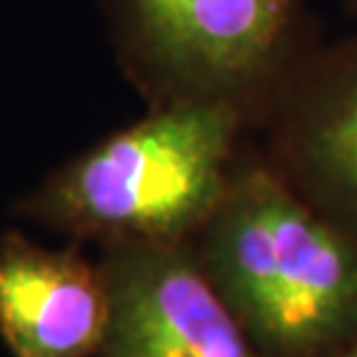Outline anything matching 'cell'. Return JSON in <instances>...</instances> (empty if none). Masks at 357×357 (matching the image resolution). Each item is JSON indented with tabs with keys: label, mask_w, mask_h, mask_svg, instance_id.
Wrapping results in <instances>:
<instances>
[{
	"label": "cell",
	"mask_w": 357,
	"mask_h": 357,
	"mask_svg": "<svg viewBox=\"0 0 357 357\" xmlns=\"http://www.w3.org/2000/svg\"><path fill=\"white\" fill-rule=\"evenodd\" d=\"M199 259L265 357H323L357 331V246L270 172L228 185Z\"/></svg>",
	"instance_id": "cell-1"
},
{
	"label": "cell",
	"mask_w": 357,
	"mask_h": 357,
	"mask_svg": "<svg viewBox=\"0 0 357 357\" xmlns=\"http://www.w3.org/2000/svg\"><path fill=\"white\" fill-rule=\"evenodd\" d=\"M238 106L220 98L167 101L66 165L38 193L40 220L109 241H183L228 193Z\"/></svg>",
	"instance_id": "cell-2"
},
{
	"label": "cell",
	"mask_w": 357,
	"mask_h": 357,
	"mask_svg": "<svg viewBox=\"0 0 357 357\" xmlns=\"http://www.w3.org/2000/svg\"><path fill=\"white\" fill-rule=\"evenodd\" d=\"M130 59L167 101L238 106L265 82L291 38L294 0H106Z\"/></svg>",
	"instance_id": "cell-3"
},
{
	"label": "cell",
	"mask_w": 357,
	"mask_h": 357,
	"mask_svg": "<svg viewBox=\"0 0 357 357\" xmlns=\"http://www.w3.org/2000/svg\"><path fill=\"white\" fill-rule=\"evenodd\" d=\"M101 357H265L183 241H109Z\"/></svg>",
	"instance_id": "cell-4"
},
{
	"label": "cell",
	"mask_w": 357,
	"mask_h": 357,
	"mask_svg": "<svg viewBox=\"0 0 357 357\" xmlns=\"http://www.w3.org/2000/svg\"><path fill=\"white\" fill-rule=\"evenodd\" d=\"M106 323L101 270L75 252L0 238V333L13 357H93Z\"/></svg>",
	"instance_id": "cell-5"
},
{
	"label": "cell",
	"mask_w": 357,
	"mask_h": 357,
	"mask_svg": "<svg viewBox=\"0 0 357 357\" xmlns=\"http://www.w3.org/2000/svg\"><path fill=\"white\" fill-rule=\"evenodd\" d=\"M286 138L307 178L357 215V48L310 79Z\"/></svg>",
	"instance_id": "cell-6"
},
{
	"label": "cell",
	"mask_w": 357,
	"mask_h": 357,
	"mask_svg": "<svg viewBox=\"0 0 357 357\" xmlns=\"http://www.w3.org/2000/svg\"><path fill=\"white\" fill-rule=\"evenodd\" d=\"M339 357H357V344L352 347V349H347L344 355H339Z\"/></svg>",
	"instance_id": "cell-7"
},
{
	"label": "cell",
	"mask_w": 357,
	"mask_h": 357,
	"mask_svg": "<svg viewBox=\"0 0 357 357\" xmlns=\"http://www.w3.org/2000/svg\"><path fill=\"white\" fill-rule=\"evenodd\" d=\"M349 3H352V6H355V8H357V0H349Z\"/></svg>",
	"instance_id": "cell-8"
}]
</instances>
